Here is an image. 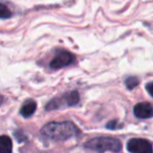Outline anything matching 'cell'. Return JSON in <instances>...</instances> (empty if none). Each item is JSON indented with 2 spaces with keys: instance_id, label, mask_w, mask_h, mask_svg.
Wrapping results in <instances>:
<instances>
[{
  "instance_id": "obj_1",
  "label": "cell",
  "mask_w": 153,
  "mask_h": 153,
  "mask_svg": "<svg viewBox=\"0 0 153 153\" xmlns=\"http://www.w3.org/2000/svg\"><path fill=\"white\" fill-rule=\"evenodd\" d=\"M79 133V129L71 122H51L41 129V134L44 137L53 140H65Z\"/></svg>"
},
{
  "instance_id": "obj_2",
  "label": "cell",
  "mask_w": 153,
  "mask_h": 153,
  "mask_svg": "<svg viewBox=\"0 0 153 153\" xmlns=\"http://www.w3.org/2000/svg\"><path fill=\"white\" fill-rule=\"evenodd\" d=\"M85 148L90 149L92 151H96L99 153L107 152H120L122 150V144L119 140L114 137H96L90 140L85 144Z\"/></svg>"
},
{
  "instance_id": "obj_3",
  "label": "cell",
  "mask_w": 153,
  "mask_h": 153,
  "mask_svg": "<svg viewBox=\"0 0 153 153\" xmlns=\"http://www.w3.org/2000/svg\"><path fill=\"white\" fill-rule=\"evenodd\" d=\"M61 101H58L57 99L51 100V102L47 104L46 109L47 110H51V109H57L59 107L66 105V106H74L76 105L80 101V94L78 91H70L64 94L62 98H60Z\"/></svg>"
},
{
  "instance_id": "obj_4",
  "label": "cell",
  "mask_w": 153,
  "mask_h": 153,
  "mask_svg": "<svg viewBox=\"0 0 153 153\" xmlns=\"http://www.w3.org/2000/svg\"><path fill=\"white\" fill-rule=\"evenodd\" d=\"M127 149L131 153H152V145L143 138H132L128 142Z\"/></svg>"
},
{
  "instance_id": "obj_5",
  "label": "cell",
  "mask_w": 153,
  "mask_h": 153,
  "mask_svg": "<svg viewBox=\"0 0 153 153\" xmlns=\"http://www.w3.org/2000/svg\"><path fill=\"white\" fill-rule=\"evenodd\" d=\"M74 60V57L72 53H68V51H60L55 58L51 61V66L53 69H59L64 66H67L71 64Z\"/></svg>"
},
{
  "instance_id": "obj_6",
  "label": "cell",
  "mask_w": 153,
  "mask_h": 153,
  "mask_svg": "<svg viewBox=\"0 0 153 153\" xmlns=\"http://www.w3.org/2000/svg\"><path fill=\"white\" fill-rule=\"evenodd\" d=\"M133 113L136 117H140V119H148V117H152V106H151L150 103L143 102L138 103L134 106L133 108Z\"/></svg>"
},
{
  "instance_id": "obj_7",
  "label": "cell",
  "mask_w": 153,
  "mask_h": 153,
  "mask_svg": "<svg viewBox=\"0 0 153 153\" xmlns=\"http://www.w3.org/2000/svg\"><path fill=\"white\" fill-rule=\"evenodd\" d=\"M36 108H37L36 103H35L33 100H28L27 102H25V104L21 107L20 113H21L22 117H28L32 114H34V112L36 111Z\"/></svg>"
},
{
  "instance_id": "obj_8",
  "label": "cell",
  "mask_w": 153,
  "mask_h": 153,
  "mask_svg": "<svg viewBox=\"0 0 153 153\" xmlns=\"http://www.w3.org/2000/svg\"><path fill=\"white\" fill-rule=\"evenodd\" d=\"M13 143L7 135L0 136V153H12Z\"/></svg>"
},
{
  "instance_id": "obj_9",
  "label": "cell",
  "mask_w": 153,
  "mask_h": 153,
  "mask_svg": "<svg viewBox=\"0 0 153 153\" xmlns=\"http://www.w3.org/2000/svg\"><path fill=\"white\" fill-rule=\"evenodd\" d=\"M12 16V12L7 5L0 3V19H7Z\"/></svg>"
},
{
  "instance_id": "obj_10",
  "label": "cell",
  "mask_w": 153,
  "mask_h": 153,
  "mask_svg": "<svg viewBox=\"0 0 153 153\" xmlns=\"http://www.w3.org/2000/svg\"><path fill=\"white\" fill-rule=\"evenodd\" d=\"M125 84L128 89H133L134 87H136L138 85V80L136 79L135 76H129V78H127L125 80Z\"/></svg>"
},
{
  "instance_id": "obj_11",
  "label": "cell",
  "mask_w": 153,
  "mask_h": 153,
  "mask_svg": "<svg viewBox=\"0 0 153 153\" xmlns=\"http://www.w3.org/2000/svg\"><path fill=\"white\" fill-rule=\"evenodd\" d=\"M107 129H117V128H119V125H117V121H111L109 122L108 124L106 125Z\"/></svg>"
},
{
  "instance_id": "obj_12",
  "label": "cell",
  "mask_w": 153,
  "mask_h": 153,
  "mask_svg": "<svg viewBox=\"0 0 153 153\" xmlns=\"http://www.w3.org/2000/svg\"><path fill=\"white\" fill-rule=\"evenodd\" d=\"M152 87H153V83L152 82H149L148 84H147V90H148V92H149V94L150 96H152L153 94V89H152Z\"/></svg>"
},
{
  "instance_id": "obj_13",
  "label": "cell",
  "mask_w": 153,
  "mask_h": 153,
  "mask_svg": "<svg viewBox=\"0 0 153 153\" xmlns=\"http://www.w3.org/2000/svg\"><path fill=\"white\" fill-rule=\"evenodd\" d=\"M2 101H3V98L1 96H0V105L2 104Z\"/></svg>"
}]
</instances>
